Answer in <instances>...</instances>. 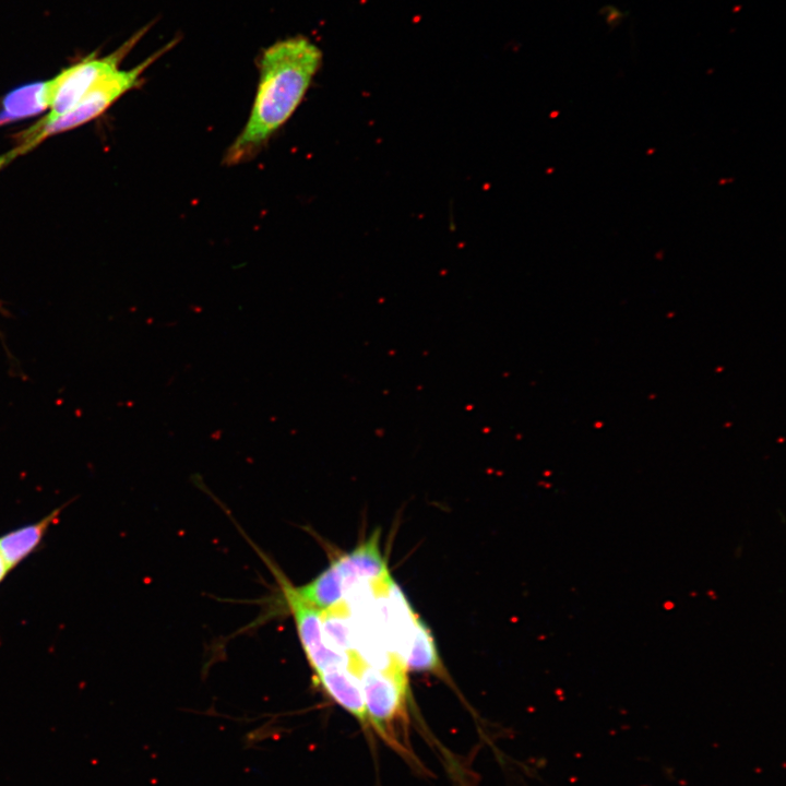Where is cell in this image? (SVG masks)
Returning a JSON list of instances; mask_svg holds the SVG:
<instances>
[{
	"mask_svg": "<svg viewBox=\"0 0 786 786\" xmlns=\"http://www.w3.org/2000/svg\"><path fill=\"white\" fill-rule=\"evenodd\" d=\"M388 575L379 533H373L366 541L334 560L313 580L295 586V590L307 604L323 611L338 604L357 583Z\"/></svg>",
	"mask_w": 786,
	"mask_h": 786,
	"instance_id": "277c9868",
	"label": "cell"
},
{
	"mask_svg": "<svg viewBox=\"0 0 786 786\" xmlns=\"http://www.w3.org/2000/svg\"><path fill=\"white\" fill-rule=\"evenodd\" d=\"M63 508L64 505L57 508L39 521L0 536V555L10 571L40 546L49 527L58 521Z\"/></svg>",
	"mask_w": 786,
	"mask_h": 786,
	"instance_id": "ba28073f",
	"label": "cell"
},
{
	"mask_svg": "<svg viewBox=\"0 0 786 786\" xmlns=\"http://www.w3.org/2000/svg\"><path fill=\"white\" fill-rule=\"evenodd\" d=\"M404 663L410 669L419 671L436 670L440 664L434 640L420 620L415 621L412 646Z\"/></svg>",
	"mask_w": 786,
	"mask_h": 786,
	"instance_id": "30bf717a",
	"label": "cell"
},
{
	"mask_svg": "<svg viewBox=\"0 0 786 786\" xmlns=\"http://www.w3.org/2000/svg\"><path fill=\"white\" fill-rule=\"evenodd\" d=\"M270 567L278 581L285 602L293 615L299 641L314 675L317 676L333 666L347 668L350 663L349 655L341 654V652L331 648L324 641L321 611L307 604L278 569L273 565Z\"/></svg>",
	"mask_w": 786,
	"mask_h": 786,
	"instance_id": "8992f818",
	"label": "cell"
},
{
	"mask_svg": "<svg viewBox=\"0 0 786 786\" xmlns=\"http://www.w3.org/2000/svg\"><path fill=\"white\" fill-rule=\"evenodd\" d=\"M147 28H143L117 50L105 57H90L78 61L46 81L48 114L41 119L49 121L71 109L106 74L119 69V64Z\"/></svg>",
	"mask_w": 786,
	"mask_h": 786,
	"instance_id": "5b68a950",
	"label": "cell"
},
{
	"mask_svg": "<svg viewBox=\"0 0 786 786\" xmlns=\"http://www.w3.org/2000/svg\"><path fill=\"white\" fill-rule=\"evenodd\" d=\"M0 310H2L1 301H0Z\"/></svg>",
	"mask_w": 786,
	"mask_h": 786,
	"instance_id": "7c38bea8",
	"label": "cell"
},
{
	"mask_svg": "<svg viewBox=\"0 0 786 786\" xmlns=\"http://www.w3.org/2000/svg\"><path fill=\"white\" fill-rule=\"evenodd\" d=\"M174 45L176 39L167 43L138 66L128 70L117 69L106 74L67 112L49 121L40 119L20 132L15 145L0 155V169L28 154L48 138L73 130L103 115L121 96L139 87L144 71Z\"/></svg>",
	"mask_w": 786,
	"mask_h": 786,
	"instance_id": "7a4b0ae2",
	"label": "cell"
},
{
	"mask_svg": "<svg viewBox=\"0 0 786 786\" xmlns=\"http://www.w3.org/2000/svg\"><path fill=\"white\" fill-rule=\"evenodd\" d=\"M405 668L404 660L397 659L382 669L364 667L357 678L369 728L373 729L395 752L413 760L408 735V681Z\"/></svg>",
	"mask_w": 786,
	"mask_h": 786,
	"instance_id": "3957f363",
	"label": "cell"
},
{
	"mask_svg": "<svg viewBox=\"0 0 786 786\" xmlns=\"http://www.w3.org/2000/svg\"><path fill=\"white\" fill-rule=\"evenodd\" d=\"M9 572L10 570L8 569L3 558L0 555V583L4 580Z\"/></svg>",
	"mask_w": 786,
	"mask_h": 786,
	"instance_id": "8fae6325",
	"label": "cell"
},
{
	"mask_svg": "<svg viewBox=\"0 0 786 786\" xmlns=\"http://www.w3.org/2000/svg\"><path fill=\"white\" fill-rule=\"evenodd\" d=\"M323 692L349 713L359 725L370 731L366 706L358 678L346 667L333 666L315 676Z\"/></svg>",
	"mask_w": 786,
	"mask_h": 786,
	"instance_id": "52a82bcc",
	"label": "cell"
},
{
	"mask_svg": "<svg viewBox=\"0 0 786 786\" xmlns=\"http://www.w3.org/2000/svg\"><path fill=\"white\" fill-rule=\"evenodd\" d=\"M48 109L46 82L38 81L17 86L1 100L0 127L31 118Z\"/></svg>",
	"mask_w": 786,
	"mask_h": 786,
	"instance_id": "9c48e42d",
	"label": "cell"
},
{
	"mask_svg": "<svg viewBox=\"0 0 786 786\" xmlns=\"http://www.w3.org/2000/svg\"><path fill=\"white\" fill-rule=\"evenodd\" d=\"M321 63V49L305 36L281 39L263 50L250 115L227 150V165L253 157L286 123L305 98Z\"/></svg>",
	"mask_w": 786,
	"mask_h": 786,
	"instance_id": "6da1fadb",
	"label": "cell"
}]
</instances>
